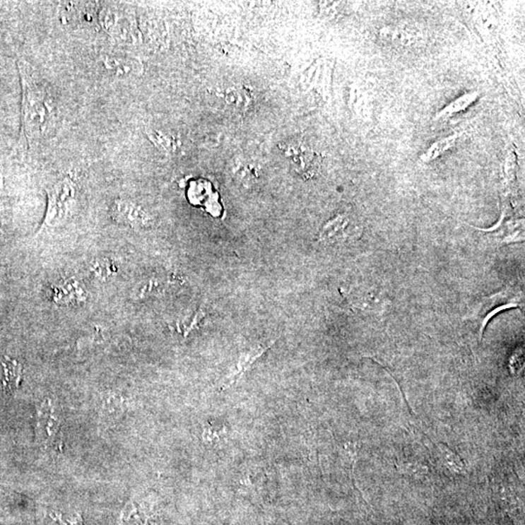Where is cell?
I'll list each match as a JSON object with an SVG mask.
<instances>
[{
  "instance_id": "4",
  "label": "cell",
  "mask_w": 525,
  "mask_h": 525,
  "mask_svg": "<svg viewBox=\"0 0 525 525\" xmlns=\"http://www.w3.org/2000/svg\"><path fill=\"white\" fill-rule=\"evenodd\" d=\"M73 188L71 182L64 181L49 191V208L43 228L52 227L66 212L67 201L72 198Z\"/></svg>"
},
{
  "instance_id": "14",
  "label": "cell",
  "mask_w": 525,
  "mask_h": 525,
  "mask_svg": "<svg viewBox=\"0 0 525 525\" xmlns=\"http://www.w3.org/2000/svg\"><path fill=\"white\" fill-rule=\"evenodd\" d=\"M397 469L402 474L413 478H423L429 473L428 467L415 461H403L396 464Z\"/></svg>"
},
{
  "instance_id": "5",
  "label": "cell",
  "mask_w": 525,
  "mask_h": 525,
  "mask_svg": "<svg viewBox=\"0 0 525 525\" xmlns=\"http://www.w3.org/2000/svg\"><path fill=\"white\" fill-rule=\"evenodd\" d=\"M52 299L59 306H77L86 301L87 295L74 278L58 281L52 287Z\"/></svg>"
},
{
  "instance_id": "7",
  "label": "cell",
  "mask_w": 525,
  "mask_h": 525,
  "mask_svg": "<svg viewBox=\"0 0 525 525\" xmlns=\"http://www.w3.org/2000/svg\"><path fill=\"white\" fill-rule=\"evenodd\" d=\"M112 217L119 223L133 228L146 227L151 221L150 217L139 206L123 201H116L114 204Z\"/></svg>"
},
{
  "instance_id": "8",
  "label": "cell",
  "mask_w": 525,
  "mask_h": 525,
  "mask_svg": "<svg viewBox=\"0 0 525 525\" xmlns=\"http://www.w3.org/2000/svg\"><path fill=\"white\" fill-rule=\"evenodd\" d=\"M216 198L217 194L213 192L211 183L206 180H196L190 183L188 189V198L191 203L195 206H201L208 209L214 216L220 213L219 208L211 203L206 198Z\"/></svg>"
},
{
  "instance_id": "10",
  "label": "cell",
  "mask_w": 525,
  "mask_h": 525,
  "mask_svg": "<svg viewBox=\"0 0 525 525\" xmlns=\"http://www.w3.org/2000/svg\"><path fill=\"white\" fill-rule=\"evenodd\" d=\"M478 98H480V94L478 92L465 93L437 113L435 120H447V119L454 117L469 108L473 103L477 102Z\"/></svg>"
},
{
  "instance_id": "2",
  "label": "cell",
  "mask_w": 525,
  "mask_h": 525,
  "mask_svg": "<svg viewBox=\"0 0 525 525\" xmlns=\"http://www.w3.org/2000/svg\"><path fill=\"white\" fill-rule=\"evenodd\" d=\"M505 201V200H504ZM491 242L496 244H511L524 240V220L516 218L508 203L502 204V213L498 223L490 229H478Z\"/></svg>"
},
{
  "instance_id": "16",
  "label": "cell",
  "mask_w": 525,
  "mask_h": 525,
  "mask_svg": "<svg viewBox=\"0 0 525 525\" xmlns=\"http://www.w3.org/2000/svg\"><path fill=\"white\" fill-rule=\"evenodd\" d=\"M92 271L98 278L105 279L113 275L115 268L107 259H100L93 263Z\"/></svg>"
},
{
  "instance_id": "15",
  "label": "cell",
  "mask_w": 525,
  "mask_h": 525,
  "mask_svg": "<svg viewBox=\"0 0 525 525\" xmlns=\"http://www.w3.org/2000/svg\"><path fill=\"white\" fill-rule=\"evenodd\" d=\"M517 170V157L516 150H509L506 155L505 161H504L503 172L507 184H513L516 179Z\"/></svg>"
},
{
  "instance_id": "12",
  "label": "cell",
  "mask_w": 525,
  "mask_h": 525,
  "mask_svg": "<svg viewBox=\"0 0 525 525\" xmlns=\"http://www.w3.org/2000/svg\"><path fill=\"white\" fill-rule=\"evenodd\" d=\"M461 136V133L451 134V136H446V138L439 139V141L434 142V143L432 144V146L429 147L423 155H421V161L426 163V164L435 161L437 158L442 156L444 152L449 151V149H452Z\"/></svg>"
},
{
  "instance_id": "6",
  "label": "cell",
  "mask_w": 525,
  "mask_h": 525,
  "mask_svg": "<svg viewBox=\"0 0 525 525\" xmlns=\"http://www.w3.org/2000/svg\"><path fill=\"white\" fill-rule=\"evenodd\" d=\"M276 341H271L267 346H258L255 348L248 349L240 354L239 359H237V363H235V368L232 370V372L225 379V382L222 389H227L234 384L235 382H239L240 377L243 376L252 367V365L263 355L269 348L273 346Z\"/></svg>"
},
{
  "instance_id": "1",
  "label": "cell",
  "mask_w": 525,
  "mask_h": 525,
  "mask_svg": "<svg viewBox=\"0 0 525 525\" xmlns=\"http://www.w3.org/2000/svg\"><path fill=\"white\" fill-rule=\"evenodd\" d=\"M522 295L514 287H507L498 293L483 297L476 302L471 309L468 319L476 324L478 338L482 340L483 332L491 318L505 309H516L521 306Z\"/></svg>"
},
{
  "instance_id": "13",
  "label": "cell",
  "mask_w": 525,
  "mask_h": 525,
  "mask_svg": "<svg viewBox=\"0 0 525 525\" xmlns=\"http://www.w3.org/2000/svg\"><path fill=\"white\" fill-rule=\"evenodd\" d=\"M436 454L438 455L439 459L443 463L444 466H446L447 469L452 471L454 473H460L464 470L465 465L463 463L461 459L454 454L452 449L444 444H436Z\"/></svg>"
},
{
  "instance_id": "11",
  "label": "cell",
  "mask_w": 525,
  "mask_h": 525,
  "mask_svg": "<svg viewBox=\"0 0 525 525\" xmlns=\"http://www.w3.org/2000/svg\"><path fill=\"white\" fill-rule=\"evenodd\" d=\"M22 367L17 361L5 358L0 363V382L5 389L12 390L20 384Z\"/></svg>"
},
{
  "instance_id": "3",
  "label": "cell",
  "mask_w": 525,
  "mask_h": 525,
  "mask_svg": "<svg viewBox=\"0 0 525 525\" xmlns=\"http://www.w3.org/2000/svg\"><path fill=\"white\" fill-rule=\"evenodd\" d=\"M287 157L291 159L297 172L304 177H312L319 170L322 158L319 154L304 144H290L285 149Z\"/></svg>"
},
{
  "instance_id": "9",
  "label": "cell",
  "mask_w": 525,
  "mask_h": 525,
  "mask_svg": "<svg viewBox=\"0 0 525 525\" xmlns=\"http://www.w3.org/2000/svg\"><path fill=\"white\" fill-rule=\"evenodd\" d=\"M350 218L348 214H338L324 225L320 232L319 239L325 242H341L349 235Z\"/></svg>"
}]
</instances>
